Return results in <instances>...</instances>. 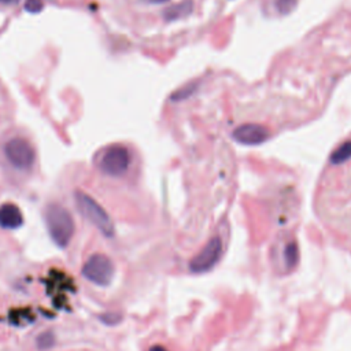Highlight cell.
I'll return each instance as SVG.
<instances>
[{"instance_id":"obj_14","label":"cell","mask_w":351,"mask_h":351,"mask_svg":"<svg viewBox=\"0 0 351 351\" xmlns=\"http://www.w3.org/2000/svg\"><path fill=\"white\" fill-rule=\"evenodd\" d=\"M285 258H287V265L293 266L298 261V247L295 243H289L285 248Z\"/></svg>"},{"instance_id":"obj_5","label":"cell","mask_w":351,"mask_h":351,"mask_svg":"<svg viewBox=\"0 0 351 351\" xmlns=\"http://www.w3.org/2000/svg\"><path fill=\"white\" fill-rule=\"evenodd\" d=\"M222 251H223V244H222L221 237L215 236V237L210 239V241L206 244V247L191 261V263H189L191 271H193L196 274L208 271L218 263V261L222 256Z\"/></svg>"},{"instance_id":"obj_3","label":"cell","mask_w":351,"mask_h":351,"mask_svg":"<svg viewBox=\"0 0 351 351\" xmlns=\"http://www.w3.org/2000/svg\"><path fill=\"white\" fill-rule=\"evenodd\" d=\"M114 273H115L114 263L104 254L90 255L85 262V265L82 266L84 278L100 287H107L112 281Z\"/></svg>"},{"instance_id":"obj_12","label":"cell","mask_w":351,"mask_h":351,"mask_svg":"<svg viewBox=\"0 0 351 351\" xmlns=\"http://www.w3.org/2000/svg\"><path fill=\"white\" fill-rule=\"evenodd\" d=\"M189 12H191V3L185 1L182 4H177V5H173V7L167 8L165 11V16L167 19H176V18H180V16L186 15Z\"/></svg>"},{"instance_id":"obj_10","label":"cell","mask_w":351,"mask_h":351,"mask_svg":"<svg viewBox=\"0 0 351 351\" xmlns=\"http://www.w3.org/2000/svg\"><path fill=\"white\" fill-rule=\"evenodd\" d=\"M10 322L15 326H26L34 321V314L30 308H15L10 311Z\"/></svg>"},{"instance_id":"obj_16","label":"cell","mask_w":351,"mask_h":351,"mask_svg":"<svg viewBox=\"0 0 351 351\" xmlns=\"http://www.w3.org/2000/svg\"><path fill=\"white\" fill-rule=\"evenodd\" d=\"M25 7L30 12H38L43 8V0H26Z\"/></svg>"},{"instance_id":"obj_7","label":"cell","mask_w":351,"mask_h":351,"mask_svg":"<svg viewBox=\"0 0 351 351\" xmlns=\"http://www.w3.org/2000/svg\"><path fill=\"white\" fill-rule=\"evenodd\" d=\"M47 284V293L53 298V304L55 306H62L64 304L66 296L69 292H74V282L73 280L64 274L63 271L59 270H52L49 273V277L45 280Z\"/></svg>"},{"instance_id":"obj_8","label":"cell","mask_w":351,"mask_h":351,"mask_svg":"<svg viewBox=\"0 0 351 351\" xmlns=\"http://www.w3.org/2000/svg\"><path fill=\"white\" fill-rule=\"evenodd\" d=\"M233 138L244 145H258L269 138V130L256 123H244L233 130Z\"/></svg>"},{"instance_id":"obj_2","label":"cell","mask_w":351,"mask_h":351,"mask_svg":"<svg viewBox=\"0 0 351 351\" xmlns=\"http://www.w3.org/2000/svg\"><path fill=\"white\" fill-rule=\"evenodd\" d=\"M75 202L82 215L95 225L104 236L111 237L114 234V225L106 210L89 195L78 191L75 192Z\"/></svg>"},{"instance_id":"obj_11","label":"cell","mask_w":351,"mask_h":351,"mask_svg":"<svg viewBox=\"0 0 351 351\" xmlns=\"http://www.w3.org/2000/svg\"><path fill=\"white\" fill-rule=\"evenodd\" d=\"M351 159V141L343 143L336 151L332 152L330 155V162L335 165L344 163L346 160Z\"/></svg>"},{"instance_id":"obj_1","label":"cell","mask_w":351,"mask_h":351,"mask_svg":"<svg viewBox=\"0 0 351 351\" xmlns=\"http://www.w3.org/2000/svg\"><path fill=\"white\" fill-rule=\"evenodd\" d=\"M44 217L52 241L60 248L67 247L75 230L74 219L69 210L56 203L49 204L45 208Z\"/></svg>"},{"instance_id":"obj_9","label":"cell","mask_w":351,"mask_h":351,"mask_svg":"<svg viewBox=\"0 0 351 351\" xmlns=\"http://www.w3.org/2000/svg\"><path fill=\"white\" fill-rule=\"evenodd\" d=\"M23 223V215L19 207L14 203H4L0 206V228L18 229Z\"/></svg>"},{"instance_id":"obj_18","label":"cell","mask_w":351,"mask_h":351,"mask_svg":"<svg viewBox=\"0 0 351 351\" xmlns=\"http://www.w3.org/2000/svg\"><path fill=\"white\" fill-rule=\"evenodd\" d=\"M145 3H149V4H160V3H166L169 0H144Z\"/></svg>"},{"instance_id":"obj_17","label":"cell","mask_w":351,"mask_h":351,"mask_svg":"<svg viewBox=\"0 0 351 351\" xmlns=\"http://www.w3.org/2000/svg\"><path fill=\"white\" fill-rule=\"evenodd\" d=\"M148 351H169L167 348H165L163 346H159V344H156V346H152Z\"/></svg>"},{"instance_id":"obj_13","label":"cell","mask_w":351,"mask_h":351,"mask_svg":"<svg viewBox=\"0 0 351 351\" xmlns=\"http://www.w3.org/2000/svg\"><path fill=\"white\" fill-rule=\"evenodd\" d=\"M274 5L280 14H288L296 5V0H274Z\"/></svg>"},{"instance_id":"obj_19","label":"cell","mask_w":351,"mask_h":351,"mask_svg":"<svg viewBox=\"0 0 351 351\" xmlns=\"http://www.w3.org/2000/svg\"><path fill=\"white\" fill-rule=\"evenodd\" d=\"M10 1H11V0H0V3H4V4H5V3H10Z\"/></svg>"},{"instance_id":"obj_15","label":"cell","mask_w":351,"mask_h":351,"mask_svg":"<svg viewBox=\"0 0 351 351\" xmlns=\"http://www.w3.org/2000/svg\"><path fill=\"white\" fill-rule=\"evenodd\" d=\"M195 90H196V84H189V85L184 86L182 89L177 90V92L173 95L171 99H173V100H182V99H185V97L193 95Z\"/></svg>"},{"instance_id":"obj_4","label":"cell","mask_w":351,"mask_h":351,"mask_svg":"<svg viewBox=\"0 0 351 351\" xmlns=\"http://www.w3.org/2000/svg\"><path fill=\"white\" fill-rule=\"evenodd\" d=\"M4 154L8 162L16 169L26 170L34 163V149L32 144L22 137L8 140L4 145Z\"/></svg>"},{"instance_id":"obj_6","label":"cell","mask_w":351,"mask_h":351,"mask_svg":"<svg viewBox=\"0 0 351 351\" xmlns=\"http://www.w3.org/2000/svg\"><path fill=\"white\" fill-rule=\"evenodd\" d=\"M130 165V154L123 145H111L104 151L100 159V169L110 176L126 173Z\"/></svg>"}]
</instances>
